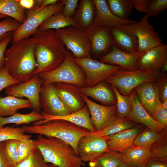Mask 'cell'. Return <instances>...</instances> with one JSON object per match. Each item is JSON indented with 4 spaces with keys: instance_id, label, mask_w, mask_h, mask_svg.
I'll return each instance as SVG.
<instances>
[{
    "instance_id": "cell-1",
    "label": "cell",
    "mask_w": 167,
    "mask_h": 167,
    "mask_svg": "<svg viewBox=\"0 0 167 167\" xmlns=\"http://www.w3.org/2000/svg\"><path fill=\"white\" fill-rule=\"evenodd\" d=\"M31 38L34 43L37 63L35 75L52 70L64 60L67 50L55 30L38 29Z\"/></svg>"
},
{
    "instance_id": "cell-2",
    "label": "cell",
    "mask_w": 167,
    "mask_h": 167,
    "mask_svg": "<svg viewBox=\"0 0 167 167\" xmlns=\"http://www.w3.org/2000/svg\"><path fill=\"white\" fill-rule=\"evenodd\" d=\"M5 56L4 66L15 79L24 82L35 75L37 63L34 43L31 37L12 43L6 49Z\"/></svg>"
},
{
    "instance_id": "cell-3",
    "label": "cell",
    "mask_w": 167,
    "mask_h": 167,
    "mask_svg": "<svg viewBox=\"0 0 167 167\" xmlns=\"http://www.w3.org/2000/svg\"><path fill=\"white\" fill-rule=\"evenodd\" d=\"M33 141L46 163L58 167H84L85 165L72 147L59 139L39 135Z\"/></svg>"
},
{
    "instance_id": "cell-4",
    "label": "cell",
    "mask_w": 167,
    "mask_h": 167,
    "mask_svg": "<svg viewBox=\"0 0 167 167\" xmlns=\"http://www.w3.org/2000/svg\"><path fill=\"white\" fill-rule=\"evenodd\" d=\"M21 127L25 133L54 137L67 143L72 147L77 156L79 140L91 132L84 128L61 120H51L39 125H24Z\"/></svg>"
},
{
    "instance_id": "cell-5",
    "label": "cell",
    "mask_w": 167,
    "mask_h": 167,
    "mask_svg": "<svg viewBox=\"0 0 167 167\" xmlns=\"http://www.w3.org/2000/svg\"><path fill=\"white\" fill-rule=\"evenodd\" d=\"M38 74L43 80L42 85L64 83L71 84L79 88L86 86L85 74L68 50L65 59L59 66L51 71Z\"/></svg>"
},
{
    "instance_id": "cell-6",
    "label": "cell",
    "mask_w": 167,
    "mask_h": 167,
    "mask_svg": "<svg viewBox=\"0 0 167 167\" xmlns=\"http://www.w3.org/2000/svg\"><path fill=\"white\" fill-rule=\"evenodd\" d=\"M162 74L160 71L148 69H122L105 81L115 87L121 94L129 96L136 87L147 82L156 81Z\"/></svg>"
},
{
    "instance_id": "cell-7",
    "label": "cell",
    "mask_w": 167,
    "mask_h": 167,
    "mask_svg": "<svg viewBox=\"0 0 167 167\" xmlns=\"http://www.w3.org/2000/svg\"><path fill=\"white\" fill-rule=\"evenodd\" d=\"M64 4L62 0L56 4L41 8L36 2L27 12L25 21L12 34V43L28 38L38 29L41 25L51 15L62 12Z\"/></svg>"
},
{
    "instance_id": "cell-8",
    "label": "cell",
    "mask_w": 167,
    "mask_h": 167,
    "mask_svg": "<svg viewBox=\"0 0 167 167\" xmlns=\"http://www.w3.org/2000/svg\"><path fill=\"white\" fill-rule=\"evenodd\" d=\"M55 31L58 37L74 58L90 57L91 44L84 31L72 26Z\"/></svg>"
},
{
    "instance_id": "cell-9",
    "label": "cell",
    "mask_w": 167,
    "mask_h": 167,
    "mask_svg": "<svg viewBox=\"0 0 167 167\" xmlns=\"http://www.w3.org/2000/svg\"><path fill=\"white\" fill-rule=\"evenodd\" d=\"M74 59L85 74L86 87L93 86L105 80L118 71L123 69L118 66L104 63L90 57L83 58H74Z\"/></svg>"
},
{
    "instance_id": "cell-10",
    "label": "cell",
    "mask_w": 167,
    "mask_h": 167,
    "mask_svg": "<svg viewBox=\"0 0 167 167\" xmlns=\"http://www.w3.org/2000/svg\"><path fill=\"white\" fill-rule=\"evenodd\" d=\"M43 80L39 74H35L28 80L11 85L5 90L7 96L22 98L25 97L32 105L33 110L41 113L40 95Z\"/></svg>"
},
{
    "instance_id": "cell-11",
    "label": "cell",
    "mask_w": 167,
    "mask_h": 167,
    "mask_svg": "<svg viewBox=\"0 0 167 167\" xmlns=\"http://www.w3.org/2000/svg\"><path fill=\"white\" fill-rule=\"evenodd\" d=\"M77 148L78 156L84 162H94L100 156L109 150L105 137L93 132L81 138Z\"/></svg>"
},
{
    "instance_id": "cell-12",
    "label": "cell",
    "mask_w": 167,
    "mask_h": 167,
    "mask_svg": "<svg viewBox=\"0 0 167 167\" xmlns=\"http://www.w3.org/2000/svg\"><path fill=\"white\" fill-rule=\"evenodd\" d=\"M148 17L145 14L139 21L130 24L138 40L137 52H145L149 49L163 44L159 33L148 21Z\"/></svg>"
},
{
    "instance_id": "cell-13",
    "label": "cell",
    "mask_w": 167,
    "mask_h": 167,
    "mask_svg": "<svg viewBox=\"0 0 167 167\" xmlns=\"http://www.w3.org/2000/svg\"><path fill=\"white\" fill-rule=\"evenodd\" d=\"M91 44L92 52L96 57L109 53L114 43L109 28L92 24L84 31Z\"/></svg>"
},
{
    "instance_id": "cell-14",
    "label": "cell",
    "mask_w": 167,
    "mask_h": 167,
    "mask_svg": "<svg viewBox=\"0 0 167 167\" xmlns=\"http://www.w3.org/2000/svg\"><path fill=\"white\" fill-rule=\"evenodd\" d=\"M83 97L90 112L91 122L96 132L104 129L117 117L116 104L103 105L92 101L84 94Z\"/></svg>"
},
{
    "instance_id": "cell-15",
    "label": "cell",
    "mask_w": 167,
    "mask_h": 167,
    "mask_svg": "<svg viewBox=\"0 0 167 167\" xmlns=\"http://www.w3.org/2000/svg\"><path fill=\"white\" fill-rule=\"evenodd\" d=\"M40 103L42 112L49 115L60 116L72 113L58 96L53 84L42 85Z\"/></svg>"
},
{
    "instance_id": "cell-16",
    "label": "cell",
    "mask_w": 167,
    "mask_h": 167,
    "mask_svg": "<svg viewBox=\"0 0 167 167\" xmlns=\"http://www.w3.org/2000/svg\"><path fill=\"white\" fill-rule=\"evenodd\" d=\"M55 91L62 102L72 113L82 109L86 103L79 88L71 84H53Z\"/></svg>"
},
{
    "instance_id": "cell-17",
    "label": "cell",
    "mask_w": 167,
    "mask_h": 167,
    "mask_svg": "<svg viewBox=\"0 0 167 167\" xmlns=\"http://www.w3.org/2000/svg\"><path fill=\"white\" fill-rule=\"evenodd\" d=\"M109 29L114 45L117 48L128 53L137 52L138 38L130 24L109 28Z\"/></svg>"
},
{
    "instance_id": "cell-18",
    "label": "cell",
    "mask_w": 167,
    "mask_h": 167,
    "mask_svg": "<svg viewBox=\"0 0 167 167\" xmlns=\"http://www.w3.org/2000/svg\"><path fill=\"white\" fill-rule=\"evenodd\" d=\"M134 90L140 103L151 116L161 106L159 88L156 81L145 83L136 87Z\"/></svg>"
},
{
    "instance_id": "cell-19",
    "label": "cell",
    "mask_w": 167,
    "mask_h": 167,
    "mask_svg": "<svg viewBox=\"0 0 167 167\" xmlns=\"http://www.w3.org/2000/svg\"><path fill=\"white\" fill-rule=\"evenodd\" d=\"M144 53L137 52L127 53L120 50L114 45L111 51L99 58L103 62L116 64L124 69L135 70L138 69V61Z\"/></svg>"
},
{
    "instance_id": "cell-20",
    "label": "cell",
    "mask_w": 167,
    "mask_h": 167,
    "mask_svg": "<svg viewBox=\"0 0 167 167\" xmlns=\"http://www.w3.org/2000/svg\"><path fill=\"white\" fill-rule=\"evenodd\" d=\"M129 96L132 102V108L125 119L142 123L158 132L165 127L156 121L146 111L140 103L134 90L131 93Z\"/></svg>"
},
{
    "instance_id": "cell-21",
    "label": "cell",
    "mask_w": 167,
    "mask_h": 167,
    "mask_svg": "<svg viewBox=\"0 0 167 167\" xmlns=\"http://www.w3.org/2000/svg\"><path fill=\"white\" fill-rule=\"evenodd\" d=\"M43 120L33 122V125H39L49 121L55 120L66 121L77 126L84 128L91 132H96L90 119V113L86 104L80 110L67 115L56 116L47 114L42 111Z\"/></svg>"
},
{
    "instance_id": "cell-22",
    "label": "cell",
    "mask_w": 167,
    "mask_h": 167,
    "mask_svg": "<svg viewBox=\"0 0 167 167\" xmlns=\"http://www.w3.org/2000/svg\"><path fill=\"white\" fill-rule=\"evenodd\" d=\"M167 61V45L162 44L149 49L139 58L138 69H148L161 71Z\"/></svg>"
},
{
    "instance_id": "cell-23",
    "label": "cell",
    "mask_w": 167,
    "mask_h": 167,
    "mask_svg": "<svg viewBox=\"0 0 167 167\" xmlns=\"http://www.w3.org/2000/svg\"><path fill=\"white\" fill-rule=\"evenodd\" d=\"M96 15L93 24L109 28L131 24L135 21L128 19H123L114 15L109 9L106 1L93 0Z\"/></svg>"
},
{
    "instance_id": "cell-24",
    "label": "cell",
    "mask_w": 167,
    "mask_h": 167,
    "mask_svg": "<svg viewBox=\"0 0 167 167\" xmlns=\"http://www.w3.org/2000/svg\"><path fill=\"white\" fill-rule=\"evenodd\" d=\"M139 132V127H134L115 134L105 137L109 150L114 152L123 151L133 144L135 138Z\"/></svg>"
},
{
    "instance_id": "cell-25",
    "label": "cell",
    "mask_w": 167,
    "mask_h": 167,
    "mask_svg": "<svg viewBox=\"0 0 167 167\" xmlns=\"http://www.w3.org/2000/svg\"><path fill=\"white\" fill-rule=\"evenodd\" d=\"M84 95L107 105L116 104L115 95L106 82L102 81L91 87L79 88Z\"/></svg>"
},
{
    "instance_id": "cell-26",
    "label": "cell",
    "mask_w": 167,
    "mask_h": 167,
    "mask_svg": "<svg viewBox=\"0 0 167 167\" xmlns=\"http://www.w3.org/2000/svg\"><path fill=\"white\" fill-rule=\"evenodd\" d=\"M95 6L91 0H82L73 16L77 28L82 31L87 30L93 23Z\"/></svg>"
},
{
    "instance_id": "cell-27",
    "label": "cell",
    "mask_w": 167,
    "mask_h": 167,
    "mask_svg": "<svg viewBox=\"0 0 167 167\" xmlns=\"http://www.w3.org/2000/svg\"><path fill=\"white\" fill-rule=\"evenodd\" d=\"M32 108L31 103L27 99L10 96H0V117H8L17 113L19 109Z\"/></svg>"
},
{
    "instance_id": "cell-28",
    "label": "cell",
    "mask_w": 167,
    "mask_h": 167,
    "mask_svg": "<svg viewBox=\"0 0 167 167\" xmlns=\"http://www.w3.org/2000/svg\"><path fill=\"white\" fill-rule=\"evenodd\" d=\"M121 155L123 162L133 166L144 164L151 157L149 148L135 146L127 148L123 151Z\"/></svg>"
},
{
    "instance_id": "cell-29",
    "label": "cell",
    "mask_w": 167,
    "mask_h": 167,
    "mask_svg": "<svg viewBox=\"0 0 167 167\" xmlns=\"http://www.w3.org/2000/svg\"><path fill=\"white\" fill-rule=\"evenodd\" d=\"M70 26L77 28L73 17H67L62 13L54 14L45 20L39 27L38 29L45 30H56Z\"/></svg>"
},
{
    "instance_id": "cell-30",
    "label": "cell",
    "mask_w": 167,
    "mask_h": 167,
    "mask_svg": "<svg viewBox=\"0 0 167 167\" xmlns=\"http://www.w3.org/2000/svg\"><path fill=\"white\" fill-rule=\"evenodd\" d=\"M0 13L12 18L21 24L26 18L24 9L18 0H0Z\"/></svg>"
},
{
    "instance_id": "cell-31",
    "label": "cell",
    "mask_w": 167,
    "mask_h": 167,
    "mask_svg": "<svg viewBox=\"0 0 167 167\" xmlns=\"http://www.w3.org/2000/svg\"><path fill=\"white\" fill-rule=\"evenodd\" d=\"M43 119V117L41 113H38L33 110L28 114L16 113L7 117L0 116V126L3 127V126L8 124H14L16 126L28 124Z\"/></svg>"
},
{
    "instance_id": "cell-32",
    "label": "cell",
    "mask_w": 167,
    "mask_h": 167,
    "mask_svg": "<svg viewBox=\"0 0 167 167\" xmlns=\"http://www.w3.org/2000/svg\"><path fill=\"white\" fill-rule=\"evenodd\" d=\"M134 126V124L132 121L117 117L104 129L100 131L93 133L100 136L105 137L132 128Z\"/></svg>"
},
{
    "instance_id": "cell-33",
    "label": "cell",
    "mask_w": 167,
    "mask_h": 167,
    "mask_svg": "<svg viewBox=\"0 0 167 167\" xmlns=\"http://www.w3.org/2000/svg\"><path fill=\"white\" fill-rule=\"evenodd\" d=\"M106 1L109 9L114 15L122 19H128L133 8L131 0Z\"/></svg>"
},
{
    "instance_id": "cell-34",
    "label": "cell",
    "mask_w": 167,
    "mask_h": 167,
    "mask_svg": "<svg viewBox=\"0 0 167 167\" xmlns=\"http://www.w3.org/2000/svg\"><path fill=\"white\" fill-rule=\"evenodd\" d=\"M121 154L108 150L95 161V167H118L123 163Z\"/></svg>"
},
{
    "instance_id": "cell-35",
    "label": "cell",
    "mask_w": 167,
    "mask_h": 167,
    "mask_svg": "<svg viewBox=\"0 0 167 167\" xmlns=\"http://www.w3.org/2000/svg\"><path fill=\"white\" fill-rule=\"evenodd\" d=\"M117 100V113L118 117L125 118L130 113L132 108V102L129 96L121 94L118 89L111 85Z\"/></svg>"
},
{
    "instance_id": "cell-36",
    "label": "cell",
    "mask_w": 167,
    "mask_h": 167,
    "mask_svg": "<svg viewBox=\"0 0 167 167\" xmlns=\"http://www.w3.org/2000/svg\"><path fill=\"white\" fill-rule=\"evenodd\" d=\"M159 137L160 134L158 132L147 127L138 134L133 144L135 146L149 148L158 141Z\"/></svg>"
},
{
    "instance_id": "cell-37",
    "label": "cell",
    "mask_w": 167,
    "mask_h": 167,
    "mask_svg": "<svg viewBox=\"0 0 167 167\" xmlns=\"http://www.w3.org/2000/svg\"><path fill=\"white\" fill-rule=\"evenodd\" d=\"M13 167H51L45 162L40 150L36 147L28 156Z\"/></svg>"
},
{
    "instance_id": "cell-38",
    "label": "cell",
    "mask_w": 167,
    "mask_h": 167,
    "mask_svg": "<svg viewBox=\"0 0 167 167\" xmlns=\"http://www.w3.org/2000/svg\"><path fill=\"white\" fill-rule=\"evenodd\" d=\"M30 138L31 136L26 134L21 127L7 126L0 129V142L11 139L21 141Z\"/></svg>"
},
{
    "instance_id": "cell-39",
    "label": "cell",
    "mask_w": 167,
    "mask_h": 167,
    "mask_svg": "<svg viewBox=\"0 0 167 167\" xmlns=\"http://www.w3.org/2000/svg\"><path fill=\"white\" fill-rule=\"evenodd\" d=\"M20 141L16 139L7 140L2 142L6 159L10 167L18 163V148Z\"/></svg>"
},
{
    "instance_id": "cell-40",
    "label": "cell",
    "mask_w": 167,
    "mask_h": 167,
    "mask_svg": "<svg viewBox=\"0 0 167 167\" xmlns=\"http://www.w3.org/2000/svg\"><path fill=\"white\" fill-rule=\"evenodd\" d=\"M21 24L16 20L8 17L0 21V39L3 38L16 30Z\"/></svg>"
},
{
    "instance_id": "cell-41",
    "label": "cell",
    "mask_w": 167,
    "mask_h": 167,
    "mask_svg": "<svg viewBox=\"0 0 167 167\" xmlns=\"http://www.w3.org/2000/svg\"><path fill=\"white\" fill-rule=\"evenodd\" d=\"M167 8V0H150L145 14L148 17H156Z\"/></svg>"
},
{
    "instance_id": "cell-42",
    "label": "cell",
    "mask_w": 167,
    "mask_h": 167,
    "mask_svg": "<svg viewBox=\"0 0 167 167\" xmlns=\"http://www.w3.org/2000/svg\"><path fill=\"white\" fill-rule=\"evenodd\" d=\"M36 148L33 140L30 139L20 141L18 148V163L27 157Z\"/></svg>"
},
{
    "instance_id": "cell-43",
    "label": "cell",
    "mask_w": 167,
    "mask_h": 167,
    "mask_svg": "<svg viewBox=\"0 0 167 167\" xmlns=\"http://www.w3.org/2000/svg\"><path fill=\"white\" fill-rule=\"evenodd\" d=\"M20 83L9 74L4 66L0 67V92L11 85Z\"/></svg>"
},
{
    "instance_id": "cell-44",
    "label": "cell",
    "mask_w": 167,
    "mask_h": 167,
    "mask_svg": "<svg viewBox=\"0 0 167 167\" xmlns=\"http://www.w3.org/2000/svg\"><path fill=\"white\" fill-rule=\"evenodd\" d=\"M151 151V159L167 163V147L166 143L160 144Z\"/></svg>"
},
{
    "instance_id": "cell-45",
    "label": "cell",
    "mask_w": 167,
    "mask_h": 167,
    "mask_svg": "<svg viewBox=\"0 0 167 167\" xmlns=\"http://www.w3.org/2000/svg\"><path fill=\"white\" fill-rule=\"evenodd\" d=\"M152 116L157 122L166 126L167 125V101L162 103L161 106Z\"/></svg>"
},
{
    "instance_id": "cell-46",
    "label": "cell",
    "mask_w": 167,
    "mask_h": 167,
    "mask_svg": "<svg viewBox=\"0 0 167 167\" xmlns=\"http://www.w3.org/2000/svg\"><path fill=\"white\" fill-rule=\"evenodd\" d=\"M164 73L156 81L159 88V95L161 103L167 101V78Z\"/></svg>"
},
{
    "instance_id": "cell-47",
    "label": "cell",
    "mask_w": 167,
    "mask_h": 167,
    "mask_svg": "<svg viewBox=\"0 0 167 167\" xmlns=\"http://www.w3.org/2000/svg\"><path fill=\"white\" fill-rule=\"evenodd\" d=\"M64 7L62 13L65 16L73 17L78 6V0H62Z\"/></svg>"
},
{
    "instance_id": "cell-48",
    "label": "cell",
    "mask_w": 167,
    "mask_h": 167,
    "mask_svg": "<svg viewBox=\"0 0 167 167\" xmlns=\"http://www.w3.org/2000/svg\"><path fill=\"white\" fill-rule=\"evenodd\" d=\"M11 41V33L0 41V67L4 65L5 60V53L7 45Z\"/></svg>"
},
{
    "instance_id": "cell-49",
    "label": "cell",
    "mask_w": 167,
    "mask_h": 167,
    "mask_svg": "<svg viewBox=\"0 0 167 167\" xmlns=\"http://www.w3.org/2000/svg\"><path fill=\"white\" fill-rule=\"evenodd\" d=\"M150 0H131L133 7L137 11L146 13Z\"/></svg>"
},
{
    "instance_id": "cell-50",
    "label": "cell",
    "mask_w": 167,
    "mask_h": 167,
    "mask_svg": "<svg viewBox=\"0 0 167 167\" xmlns=\"http://www.w3.org/2000/svg\"><path fill=\"white\" fill-rule=\"evenodd\" d=\"M146 167H167V163L149 159L144 164Z\"/></svg>"
},
{
    "instance_id": "cell-51",
    "label": "cell",
    "mask_w": 167,
    "mask_h": 167,
    "mask_svg": "<svg viewBox=\"0 0 167 167\" xmlns=\"http://www.w3.org/2000/svg\"><path fill=\"white\" fill-rule=\"evenodd\" d=\"M20 5L24 9L30 10L34 6L35 0H18Z\"/></svg>"
},
{
    "instance_id": "cell-52",
    "label": "cell",
    "mask_w": 167,
    "mask_h": 167,
    "mask_svg": "<svg viewBox=\"0 0 167 167\" xmlns=\"http://www.w3.org/2000/svg\"><path fill=\"white\" fill-rule=\"evenodd\" d=\"M0 167H10L5 158L2 142H0Z\"/></svg>"
},
{
    "instance_id": "cell-53",
    "label": "cell",
    "mask_w": 167,
    "mask_h": 167,
    "mask_svg": "<svg viewBox=\"0 0 167 167\" xmlns=\"http://www.w3.org/2000/svg\"><path fill=\"white\" fill-rule=\"evenodd\" d=\"M58 1L57 0H36V3L41 8L54 5L57 3Z\"/></svg>"
},
{
    "instance_id": "cell-54",
    "label": "cell",
    "mask_w": 167,
    "mask_h": 167,
    "mask_svg": "<svg viewBox=\"0 0 167 167\" xmlns=\"http://www.w3.org/2000/svg\"><path fill=\"white\" fill-rule=\"evenodd\" d=\"M167 71V61L165 62L163 66L161 71L162 73H165Z\"/></svg>"
},
{
    "instance_id": "cell-55",
    "label": "cell",
    "mask_w": 167,
    "mask_h": 167,
    "mask_svg": "<svg viewBox=\"0 0 167 167\" xmlns=\"http://www.w3.org/2000/svg\"><path fill=\"white\" fill-rule=\"evenodd\" d=\"M118 167H130V166L129 165L124 162Z\"/></svg>"
},
{
    "instance_id": "cell-56",
    "label": "cell",
    "mask_w": 167,
    "mask_h": 167,
    "mask_svg": "<svg viewBox=\"0 0 167 167\" xmlns=\"http://www.w3.org/2000/svg\"><path fill=\"white\" fill-rule=\"evenodd\" d=\"M8 17H7V16L5 15H3L0 13V19H4Z\"/></svg>"
},
{
    "instance_id": "cell-57",
    "label": "cell",
    "mask_w": 167,
    "mask_h": 167,
    "mask_svg": "<svg viewBox=\"0 0 167 167\" xmlns=\"http://www.w3.org/2000/svg\"><path fill=\"white\" fill-rule=\"evenodd\" d=\"M130 166V167H146L144 164L142 165L138 166H133L131 165Z\"/></svg>"
},
{
    "instance_id": "cell-58",
    "label": "cell",
    "mask_w": 167,
    "mask_h": 167,
    "mask_svg": "<svg viewBox=\"0 0 167 167\" xmlns=\"http://www.w3.org/2000/svg\"><path fill=\"white\" fill-rule=\"evenodd\" d=\"M89 163L92 165V167H95L94 162H90Z\"/></svg>"
},
{
    "instance_id": "cell-59",
    "label": "cell",
    "mask_w": 167,
    "mask_h": 167,
    "mask_svg": "<svg viewBox=\"0 0 167 167\" xmlns=\"http://www.w3.org/2000/svg\"><path fill=\"white\" fill-rule=\"evenodd\" d=\"M51 167H58V166H56V165H53L52 164H51Z\"/></svg>"
},
{
    "instance_id": "cell-60",
    "label": "cell",
    "mask_w": 167,
    "mask_h": 167,
    "mask_svg": "<svg viewBox=\"0 0 167 167\" xmlns=\"http://www.w3.org/2000/svg\"><path fill=\"white\" fill-rule=\"evenodd\" d=\"M88 167H92V165L90 163L89 164V166Z\"/></svg>"
},
{
    "instance_id": "cell-61",
    "label": "cell",
    "mask_w": 167,
    "mask_h": 167,
    "mask_svg": "<svg viewBox=\"0 0 167 167\" xmlns=\"http://www.w3.org/2000/svg\"><path fill=\"white\" fill-rule=\"evenodd\" d=\"M3 38H2V39H0V41Z\"/></svg>"
},
{
    "instance_id": "cell-62",
    "label": "cell",
    "mask_w": 167,
    "mask_h": 167,
    "mask_svg": "<svg viewBox=\"0 0 167 167\" xmlns=\"http://www.w3.org/2000/svg\"><path fill=\"white\" fill-rule=\"evenodd\" d=\"M2 127H0V129L1 128H2Z\"/></svg>"
}]
</instances>
